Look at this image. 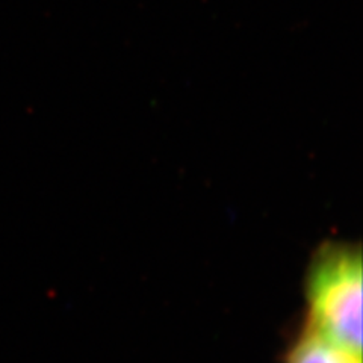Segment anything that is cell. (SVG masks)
<instances>
[{
  "mask_svg": "<svg viewBox=\"0 0 363 363\" xmlns=\"http://www.w3.org/2000/svg\"><path fill=\"white\" fill-rule=\"evenodd\" d=\"M362 268L359 244L328 241L318 247L304 274V324L360 353Z\"/></svg>",
  "mask_w": 363,
  "mask_h": 363,
  "instance_id": "1",
  "label": "cell"
},
{
  "mask_svg": "<svg viewBox=\"0 0 363 363\" xmlns=\"http://www.w3.org/2000/svg\"><path fill=\"white\" fill-rule=\"evenodd\" d=\"M281 363H362V353L303 324L283 354Z\"/></svg>",
  "mask_w": 363,
  "mask_h": 363,
  "instance_id": "2",
  "label": "cell"
}]
</instances>
